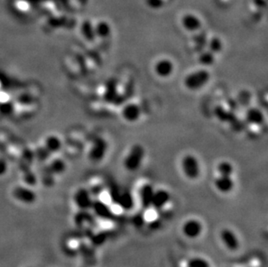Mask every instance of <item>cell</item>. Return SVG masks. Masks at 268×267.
<instances>
[{"label":"cell","mask_w":268,"mask_h":267,"mask_svg":"<svg viewBox=\"0 0 268 267\" xmlns=\"http://www.w3.org/2000/svg\"><path fill=\"white\" fill-rule=\"evenodd\" d=\"M173 71H174V64L171 61L167 58L161 59L155 65V72L160 77L163 78L169 77L172 75Z\"/></svg>","instance_id":"cell-9"},{"label":"cell","mask_w":268,"mask_h":267,"mask_svg":"<svg viewBox=\"0 0 268 267\" xmlns=\"http://www.w3.org/2000/svg\"><path fill=\"white\" fill-rule=\"evenodd\" d=\"M144 158V149L141 145H135L132 147L128 156L125 158L124 167L128 171H137Z\"/></svg>","instance_id":"cell-2"},{"label":"cell","mask_w":268,"mask_h":267,"mask_svg":"<svg viewBox=\"0 0 268 267\" xmlns=\"http://www.w3.org/2000/svg\"><path fill=\"white\" fill-rule=\"evenodd\" d=\"M144 223V219L141 215H136L134 218V224L137 226H140L141 225H143Z\"/></svg>","instance_id":"cell-27"},{"label":"cell","mask_w":268,"mask_h":267,"mask_svg":"<svg viewBox=\"0 0 268 267\" xmlns=\"http://www.w3.org/2000/svg\"><path fill=\"white\" fill-rule=\"evenodd\" d=\"M182 26L189 32H196L201 27V21L193 15H187L182 19Z\"/></svg>","instance_id":"cell-18"},{"label":"cell","mask_w":268,"mask_h":267,"mask_svg":"<svg viewBox=\"0 0 268 267\" xmlns=\"http://www.w3.org/2000/svg\"><path fill=\"white\" fill-rule=\"evenodd\" d=\"M182 169L186 177L190 180H195L198 178L201 173L198 160L195 156H192V155H187L183 157Z\"/></svg>","instance_id":"cell-3"},{"label":"cell","mask_w":268,"mask_h":267,"mask_svg":"<svg viewBox=\"0 0 268 267\" xmlns=\"http://www.w3.org/2000/svg\"><path fill=\"white\" fill-rule=\"evenodd\" d=\"M169 200H170V194L168 191L163 189L155 191L151 207H154L157 211H160L166 206Z\"/></svg>","instance_id":"cell-12"},{"label":"cell","mask_w":268,"mask_h":267,"mask_svg":"<svg viewBox=\"0 0 268 267\" xmlns=\"http://www.w3.org/2000/svg\"><path fill=\"white\" fill-rule=\"evenodd\" d=\"M182 232L188 238H198L202 232V225L196 219H189L183 224Z\"/></svg>","instance_id":"cell-7"},{"label":"cell","mask_w":268,"mask_h":267,"mask_svg":"<svg viewBox=\"0 0 268 267\" xmlns=\"http://www.w3.org/2000/svg\"><path fill=\"white\" fill-rule=\"evenodd\" d=\"M223 48V45L220 38H213L208 43V51H210L214 55L220 53Z\"/></svg>","instance_id":"cell-23"},{"label":"cell","mask_w":268,"mask_h":267,"mask_svg":"<svg viewBox=\"0 0 268 267\" xmlns=\"http://www.w3.org/2000/svg\"><path fill=\"white\" fill-rule=\"evenodd\" d=\"M246 120L251 125H261L265 121V115L258 108H249L246 113Z\"/></svg>","instance_id":"cell-15"},{"label":"cell","mask_w":268,"mask_h":267,"mask_svg":"<svg viewBox=\"0 0 268 267\" xmlns=\"http://www.w3.org/2000/svg\"><path fill=\"white\" fill-rule=\"evenodd\" d=\"M74 202L80 210H88L91 208L93 200L89 191L80 188L74 195Z\"/></svg>","instance_id":"cell-5"},{"label":"cell","mask_w":268,"mask_h":267,"mask_svg":"<svg viewBox=\"0 0 268 267\" xmlns=\"http://www.w3.org/2000/svg\"><path fill=\"white\" fill-rule=\"evenodd\" d=\"M90 209H93L95 215L100 219L111 220L112 219H114V216H115L109 206L102 200H93L92 206H91Z\"/></svg>","instance_id":"cell-6"},{"label":"cell","mask_w":268,"mask_h":267,"mask_svg":"<svg viewBox=\"0 0 268 267\" xmlns=\"http://www.w3.org/2000/svg\"><path fill=\"white\" fill-rule=\"evenodd\" d=\"M215 114L219 118L220 121H229L231 114H228L222 107H217L215 108Z\"/></svg>","instance_id":"cell-25"},{"label":"cell","mask_w":268,"mask_h":267,"mask_svg":"<svg viewBox=\"0 0 268 267\" xmlns=\"http://www.w3.org/2000/svg\"><path fill=\"white\" fill-rule=\"evenodd\" d=\"M210 80L208 70H198L189 74L184 80V85L189 90H198L203 88Z\"/></svg>","instance_id":"cell-1"},{"label":"cell","mask_w":268,"mask_h":267,"mask_svg":"<svg viewBox=\"0 0 268 267\" xmlns=\"http://www.w3.org/2000/svg\"><path fill=\"white\" fill-rule=\"evenodd\" d=\"M214 186L220 193L227 194L233 190L234 182L233 179L231 178V176L219 175V177L214 181Z\"/></svg>","instance_id":"cell-13"},{"label":"cell","mask_w":268,"mask_h":267,"mask_svg":"<svg viewBox=\"0 0 268 267\" xmlns=\"http://www.w3.org/2000/svg\"><path fill=\"white\" fill-rule=\"evenodd\" d=\"M95 32H96V36H97V37H99L101 38H106L110 35L111 29H110V26L108 24L100 23L99 25L96 26Z\"/></svg>","instance_id":"cell-21"},{"label":"cell","mask_w":268,"mask_h":267,"mask_svg":"<svg viewBox=\"0 0 268 267\" xmlns=\"http://www.w3.org/2000/svg\"><path fill=\"white\" fill-rule=\"evenodd\" d=\"M83 34L85 36V38L89 40V41H92L94 40V38H96V32H95V30L92 28V26L90 25H87L85 27H84V30H83Z\"/></svg>","instance_id":"cell-26"},{"label":"cell","mask_w":268,"mask_h":267,"mask_svg":"<svg viewBox=\"0 0 268 267\" xmlns=\"http://www.w3.org/2000/svg\"><path fill=\"white\" fill-rule=\"evenodd\" d=\"M220 238L229 250L234 251L239 247V239L237 238L234 232H232L229 229H224L223 231L220 233Z\"/></svg>","instance_id":"cell-14"},{"label":"cell","mask_w":268,"mask_h":267,"mask_svg":"<svg viewBox=\"0 0 268 267\" xmlns=\"http://www.w3.org/2000/svg\"><path fill=\"white\" fill-rule=\"evenodd\" d=\"M118 99L119 95L116 89V83L114 80H110L106 85L104 100L109 103H114Z\"/></svg>","instance_id":"cell-16"},{"label":"cell","mask_w":268,"mask_h":267,"mask_svg":"<svg viewBox=\"0 0 268 267\" xmlns=\"http://www.w3.org/2000/svg\"><path fill=\"white\" fill-rule=\"evenodd\" d=\"M217 171L220 175H227L231 176L233 172V167L230 162H220L218 165Z\"/></svg>","instance_id":"cell-22"},{"label":"cell","mask_w":268,"mask_h":267,"mask_svg":"<svg viewBox=\"0 0 268 267\" xmlns=\"http://www.w3.org/2000/svg\"><path fill=\"white\" fill-rule=\"evenodd\" d=\"M215 61V57L214 53H212L210 51H204L199 56V63L202 66L208 67L213 65Z\"/></svg>","instance_id":"cell-20"},{"label":"cell","mask_w":268,"mask_h":267,"mask_svg":"<svg viewBox=\"0 0 268 267\" xmlns=\"http://www.w3.org/2000/svg\"><path fill=\"white\" fill-rule=\"evenodd\" d=\"M141 113H142L141 108L138 104L128 103V104L125 105L122 108L121 115L124 118V120L128 122H135L140 117Z\"/></svg>","instance_id":"cell-11"},{"label":"cell","mask_w":268,"mask_h":267,"mask_svg":"<svg viewBox=\"0 0 268 267\" xmlns=\"http://www.w3.org/2000/svg\"><path fill=\"white\" fill-rule=\"evenodd\" d=\"M187 267H211L208 260L202 257H194L188 262Z\"/></svg>","instance_id":"cell-24"},{"label":"cell","mask_w":268,"mask_h":267,"mask_svg":"<svg viewBox=\"0 0 268 267\" xmlns=\"http://www.w3.org/2000/svg\"><path fill=\"white\" fill-rule=\"evenodd\" d=\"M154 194H155V189L152 185L145 184L141 188L139 195H140L142 207L145 209H149L150 207H151Z\"/></svg>","instance_id":"cell-10"},{"label":"cell","mask_w":268,"mask_h":267,"mask_svg":"<svg viewBox=\"0 0 268 267\" xmlns=\"http://www.w3.org/2000/svg\"><path fill=\"white\" fill-rule=\"evenodd\" d=\"M107 150H108V145L105 141L103 139H98L94 143L92 149L89 153V157L94 162H99L105 156Z\"/></svg>","instance_id":"cell-8"},{"label":"cell","mask_w":268,"mask_h":267,"mask_svg":"<svg viewBox=\"0 0 268 267\" xmlns=\"http://www.w3.org/2000/svg\"><path fill=\"white\" fill-rule=\"evenodd\" d=\"M92 222V216L87 213V210H80L75 216V223L78 226H83L85 224Z\"/></svg>","instance_id":"cell-19"},{"label":"cell","mask_w":268,"mask_h":267,"mask_svg":"<svg viewBox=\"0 0 268 267\" xmlns=\"http://www.w3.org/2000/svg\"><path fill=\"white\" fill-rule=\"evenodd\" d=\"M115 204H117L119 207L122 209L128 211L134 207V199L132 197L130 193L123 192V193L119 194L118 198H117Z\"/></svg>","instance_id":"cell-17"},{"label":"cell","mask_w":268,"mask_h":267,"mask_svg":"<svg viewBox=\"0 0 268 267\" xmlns=\"http://www.w3.org/2000/svg\"><path fill=\"white\" fill-rule=\"evenodd\" d=\"M13 196L19 202L26 205H32L37 200V194L34 191L28 188L17 187L13 192Z\"/></svg>","instance_id":"cell-4"}]
</instances>
